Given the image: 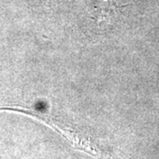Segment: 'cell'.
Returning a JSON list of instances; mask_svg holds the SVG:
<instances>
[{"label": "cell", "instance_id": "6da1fadb", "mask_svg": "<svg viewBox=\"0 0 159 159\" xmlns=\"http://www.w3.org/2000/svg\"><path fill=\"white\" fill-rule=\"evenodd\" d=\"M125 5L120 6L115 0H97L91 11L90 18L99 28H106L112 25L118 19L120 9Z\"/></svg>", "mask_w": 159, "mask_h": 159}, {"label": "cell", "instance_id": "7a4b0ae2", "mask_svg": "<svg viewBox=\"0 0 159 159\" xmlns=\"http://www.w3.org/2000/svg\"><path fill=\"white\" fill-rule=\"evenodd\" d=\"M51 1H56V0H51Z\"/></svg>", "mask_w": 159, "mask_h": 159}]
</instances>
